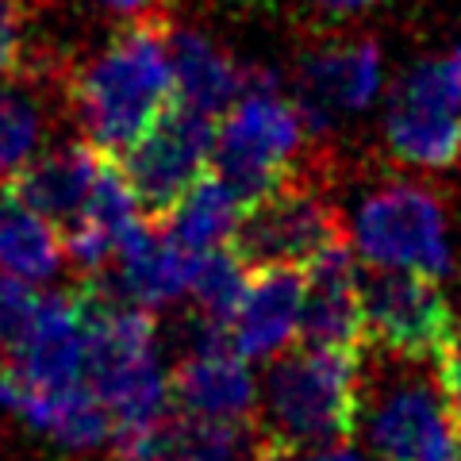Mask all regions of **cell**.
Wrapping results in <instances>:
<instances>
[{"label":"cell","mask_w":461,"mask_h":461,"mask_svg":"<svg viewBox=\"0 0 461 461\" xmlns=\"http://www.w3.org/2000/svg\"><path fill=\"white\" fill-rule=\"evenodd\" d=\"M212 139H215L212 115L173 100L147 127V135L127 154L115 158L135 193L139 212L147 215V220H154V223L162 220L181 200V193L208 169Z\"/></svg>","instance_id":"30bf717a"},{"label":"cell","mask_w":461,"mask_h":461,"mask_svg":"<svg viewBox=\"0 0 461 461\" xmlns=\"http://www.w3.org/2000/svg\"><path fill=\"white\" fill-rule=\"evenodd\" d=\"M362 415V357L288 342L258 384L254 430L285 446L354 442Z\"/></svg>","instance_id":"7a4b0ae2"},{"label":"cell","mask_w":461,"mask_h":461,"mask_svg":"<svg viewBox=\"0 0 461 461\" xmlns=\"http://www.w3.org/2000/svg\"><path fill=\"white\" fill-rule=\"evenodd\" d=\"M250 461H366L354 450V442H335V446H285L273 438H258Z\"/></svg>","instance_id":"d4e9b609"},{"label":"cell","mask_w":461,"mask_h":461,"mask_svg":"<svg viewBox=\"0 0 461 461\" xmlns=\"http://www.w3.org/2000/svg\"><path fill=\"white\" fill-rule=\"evenodd\" d=\"M100 154L85 139L62 142V147H42L32 162H23L8 177V189L16 193L20 204H27L35 215H42L50 227H58V235L77 220V212L89 196Z\"/></svg>","instance_id":"2e32d148"},{"label":"cell","mask_w":461,"mask_h":461,"mask_svg":"<svg viewBox=\"0 0 461 461\" xmlns=\"http://www.w3.org/2000/svg\"><path fill=\"white\" fill-rule=\"evenodd\" d=\"M247 281H250V273L242 269V262L227 247L200 250V254H193L185 296L193 300V312H196L200 323H212V327L227 330L242 293H247Z\"/></svg>","instance_id":"44dd1931"},{"label":"cell","mask_w":461,"mask_h":461,"mask_svg":"<svg viewBox=\"0 0 461 461\" xmlns=\"http://www.w3.org/2000/svg\"><path fill=\"white\" fill-rule=\"evenodd\" d=\"M35 304H39V293L32 285L12 277V273H0V369L16 354L23 330L32 323Z\"/></svg>","instance_id":"603a6c76"},{"label":"cell","mask_w":461,"mask_h":461,"mask_svg":"<svg viewBox=\"0 0 461 461\" xmlns=\"http://www.w3.org/2000/svg\"><path fill=\"white\" fill-rule=\"evenodd\" d=\"M215 8H230V12H258V8H269L273 0H208Z\"/></svg>","instance_id":"83f0119b"},{"label":"cell","mask_w":461,"mask_h":461,"mask_svg":"<svg viewBox=\"0 0 461 461\" xmlns=\"http://www.w3.org/2000/svg\"><path fill=\"white\" fill-rule=\"evenodd\" d=\"M296 5L308 12V32H320V27H339L362 16V12L377 8L381 0H296Z\"/></svg>","instance_id":"484cf974"},{"label":"cell","mask_w":461,"mask_h":461,"mask_svg":"<svg viewBox=\"0 0 461 461\" xmlns=\"http://www.w3.org/2000/svg\"><path fill=\"white\" fill-rule=\"evenodd\" d=\"M384 54L381 42L366 32H339L320 27L296 54L293 66V96L304 112L312 135L330 139L339 115L366 112L381 93Z\"/></svg>","instance_id":"9c48e42d"},{"label":"cell","mask_w":461,"mask_h":461,"mask_svg":"<svg viewBox=\"0 0 461 461\" xmlns=\"http://www.w3.org/2000/svg\"><path fill=\"white\" fill-rule=\"evenodd\" d=\"M435 384L442 393L446 415H450L454 430L461 435V323L454 320L450 339L442 342V350L435 354Z\"/></svg>","instance_id":"cb8c5ba5"},{"label":"cell","mask_w":461,"mask_h":461,"mask_svg":"<svg viewBox=\"0 0 461 461\" xmlns=\"http://www.w3.org/2000/svg\"><path fill=\"white\" fill-rule=\"evenodd\" d=\"M296 342L354 357L366 354V323H362V300H357V258L350 250V239L327 247L315 262L304 266Z\"/></svg>","instance_id":"5bb4252c"},{"label":"cell","mask_w":461,"mask_h":461,"mask_svg":"<svg viewBox=\"0 0 461 461\" xmlns=\"http://www.w3.org/2000/svg\"><path fill=\"white\" fill-rule=\"evenodd\" d=\"M169 23L166 8L131 16L93 58L69 66L66 112L81 139L100 154H127L177 100L169 69Z\"/></svg>","instance_id":"6da1fadb"},{"label":"cell","mask_w":461,"mask_h":461,"mask_svg":"<svg viewBox=\"0 0 461 461\" xmlns=\"http://www.w3.org/2000/svg\"><path fill=\"white\" fill-rule=\"evenodd\" d=\"M239 212H242V196L208 166L158 223H162V230L181 250L200 254V250L227 247Z\"/></svg>","instance_id":"d6986e66"},{"label":"cell","mask_w":461,"mask_h":461,"mask_svg":"<svg viewBox=\"0 0 461 461\" xmlns=\"http://www.w3.org/2000/svg\"><path fill=\"white\" fill-rule=\"evenodd\" d=\"M108 16H120V20H131V16H142V12H162L166 0H85Z\"/></svg>","instance_id":"4316f807"},{"label":"cell","mask_w":461,"mask_h":461,"mask_svg":"<svg viewBox=\"0 0 461 461\" xmlns=\"http://www.w3.org/2000/svg\"><path fill=\"white\" fill-rule=\"evenodd\" d=\"M357 300H362L366 346L403 362H435L454 330V308L438 277L396 266L357 262Z\"/></svg>","instance_id":"ba28073f"},{"label":"cell","mask_w":461,"mask_h":461,"mask_svg":"<svg viewBox=\"0 0 461 461\" xmlns=\"http://www.w3.org/2000/svg\"><path fill=\"white\" fill-rule=\"evenodd\" d=\"M373 350V346H366ZM362 362V415L373 461H461V435L454 430L438 384L423 362L381 354ZM366 357V354H362Z\"/></svg>","instance_id":"8992f818"},{"label":"cell","mask_w":461,"mask_h":461,"mask_svg":"<svg viewBox=\"0 0 461 461\" xmlns=\"http://www.w3.org/2000/svg\"><path fill=\"white\" fill-rule=\"evenodd\" d=\"M69 62L58 50H35L20 74L0 77V181L47 147L58 115L66 112Z\"/></svg>","instance_id":"4fadbf2b"},{"label":"cell","mask_w":461,"mask_h":461,"mask_svg":"<svg viewBox=\"0 0 461 461\" xmlns=\"http://www.w3.org/2000/svg\"><path fill=\"white\" fill-rule=\"evenodd\" d=\"M346 239L362 266L420 269L438 281L454 269L450 204L438 185L411 173L373 177L346 220Z\"/></svg>","instance_id":"5b68a950"},{"label":"cell","mask_w":461,"mask_h":461,"mask_svg":"<svg viewBox=\"0 0 461 461\" xmlns=\"http://www.w3.org/2000/svg\"><path fill=\"white\" fill-rule=\"evenodd\" d=\"M247 423H227L166 408L142 430L112 438V461H250Z\"/></svg>","instance_id":"9a60e30c"},{"label":"cell","mask_w":461,"mask_h":461,"mask_svg":"<svg viewBox=\"0 0 461 461\" xmlns=\"http://www.w3.org/2000/svg\"><path fill=\"white\" fill-rule=\"evenodd\" d=\"M66 262L62 235L42 215L20 204L8 181H0V273H12L27 285L54 281Z\"/></svg>","instance_id":"ffe728a7"},{"label":"cell","mask_w":461,"mask_h":461,"mask_svg":"<svg viewBox=\"0 0 461 461\" xmlns=\"http://www.w3.org/2000/svg\"><path fill=\"white\" fill-rule=\"evenodd\" d=\"M169 69L173 93L181 104L204 112L212 120H220L247 89V69L200 27L169 23Z\"/></svg>","instance_id":"ac0fdd59"},{"label":"cell","mask_w":461,"mask_h":461,"mask_svg":"<svg viewBox=\"0 0 461 461\" xmlns=\"http://www.w3.org/2000/svg\"><path fill=\"white\" fill-rule=\"evenodd\" d=\"M330 150L304 166L269 193L242 204L230 227L227 250L242 269H304L327 247L346 239V215L330 185Z\"/></svg>","instance_id":"277c9868"},{"label":"cell","mask_w":461,"mask_h":461,"mask_svg":"<svg viewBox=\"0 0 461 461\" xmlns=\"http://www.w3.org/2000/svg\"><path fill=\"white\" fill-rule=\"evenodd\" d=\"M166 388H169V408L254 427L258 381L250 362L230 346L223 327L196 320V339L189 354L166 373Z\"/></svg>","instance_id":"7c38bea8"},{"label":"cell","mask_w":461,"mask_h":461,"mask_svg":"<svg viewBox=\"0 0 461 461\" xmlns=\"http://www.w3.org/2000/svg\"><path fill=\"white\" fill-rule=\"evenodd\" d=\"M12 388L32 396H62L85 381V300L74 293L39 296L12 362L0 369Z\"/></svg>","instance_id":"8fae6325"},{"label":"cell","mask_w":461,"mask_h":461,"mask_svg":"<svg viewBox=\"0 0 461 461\" xmlns=\"http://www.w3.org/2000/svg\"><path fill=\"white\" fill-rule=\"evenodd\" d=\"M388 158L420 173L461 162V47L430 54L396 81L384 108Z\"/></svg>","instance_id":"52a82bcc"},{"label":"cell","mask_w":461,"mask_h":461,"mask_svg":"<svg viewBox=\"0 0 461 461\" xmlns=\"http://www.w3.org/2000/svg\"><path fill=\"white\" fill-rule=\"evenodd\" d=\"M327 139L312 135L296 100L281 93L269 69H247V89L215 120L208 166L242 196V204L269 193L323 154Z\"/></svg>","instance_id":"3957f363"},{"label":"cell","mask_w":461,"mask_h":461,"mask_svg":"<svg viewBox=\"0 0 461 461\" xmlns=\"http://www.w3.org/2000/svg\"><path fill=\"white\" fill-rule=\"evenodd\" d=\"M300 293H304V269L250 273L247 293H242L239 308L227 323L230 346L247 362H254V357H273L288 342H296Z\"/></svg>","instance_id":"e0dca14e"},{"label":"cell","mask_w":461,"mask_h":461,"mask_svg":"<svg viewBox=\"0 0 461 461\" xmlns=\"http://www.w3.org/2000/svg\"><path fill=\"white\" fill-rule=\"evenodd\" d=\"M35 5L32 0H0V77H12L39 50L32 42Z\"/></svg>","instance_id":"7402d4cb"}]
</instances>
